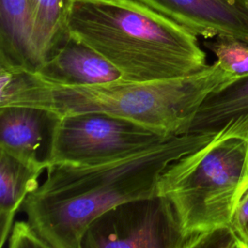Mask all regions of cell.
<instances>
[{
    "instance_id": "obj_18",
    "label": "cell",
    "mask_w": 248,
    "mask_h": 248,
    "mask_svg": "<svg viewBox=\"0 0 248 248\" xmlns=\"http://www.w3.org/2000/svg\"><path fill=\"white\" fill-rule=\"evenodd\" d=\"M240 241H242V242H244V243H246L248 245V224H247V226L245 228V232H244L243 239L240 240Z\"/></svg>"
},
{
    "instance_id": "obj_11",
    "label": "cell",
    "mask_w": 248,
    "mask_h": 248,
    "mask_svg": "<svg viewBox=\"0 0 248 248\" xmlns=\"http://www.w3.org/2000/svg\"><path fill=\"white\" fill-rule=\"evenodd\" d=\"M44 170L26 164L0 150V246L13 229L16 211L38 186Z\"/></svg>"
},
{
    "instance_id": "obj_8",
    "label": "cell",
    "mask_w": 248,
    "mask_h": 248,
    "mask_svg": "<svg viewBox=\"0 0 248 248\" xmlns=\"http://www.w3.org/2000/svg\"><path fill=\"white\" fill-rule=\"evenodd\" d=\"M203 39L233 37L248 44L247 0H135Z\"/></svg>"
},
{
    "instance_id": "obj_15",
    "label": "cell",
    "mask_w": 248,
    "mask_h": 248,
    "mask_svg": "<svg viewBox=\"0 0 248 248\" xmlns=\"http://www.w3.org/2000/svg\"><path fill=\"white\" fill-rule=\"evenodd\" d=\"M238 238L230 226L187 234L179 248H236Z\"/></svg>"
},
{
    "instance_id": "obj_20",
    "label": "cell",
    "mask_w": 248,
    "mask_h": 248,
    "mask_svg": "<svg viewBox=\"0 0 248 248\" xmlns=\"http://www.w3.org/2000/svg\"><path fill=\"white\" fill-rule=\"evenodd\" d=\"M245 7H246V9L248 10V0L246 1V3H245Z\"/></svg>"
},
{
    "instance_id": "obj_7",
    "label": "cell",
    "mask_w": 248,
    "mask_h": 248,
    "mask_svg": "<svg viewBox=\"0 0 248 248\" xmlns=\"http://www.w3.org/2000/svg\"><path fill=\"white\" fill-rule=\"evenodd\" d=\"M61 116L36 107H0V150L42 170L52 163Z\"/></svg>"
},
{
    "instance_id": "obj_2",
    "label": "cell",
    "mask_w": 248,
    "mask_h": 248,
    "mask_svg": "<svg viewBox=\"0 0 248 248\" xmlns=\"http://www.w3.org/2000/svg\"><path fill=\"white\" fill-rule=\"evenodd\" d=\"M0 107L29 106L65 116L102 112L170 136L189 132L202 103L240 78L219 62L193 75L155 81H113L88 86L51 84L27 72L0 68Z\"/></svg>"
},
{
    "instance_id": "obj_6",
    "label": "cell",
    "mask_w": 248,
    "mask_h": 248,
    "mask_svg": "<svg viewBox=\"0 0 248 248\" xmlns=\"http://www.w3.org/2000/svg\"><path fill=\"white\" fill-rule=\"evenodd\" d=\"M185 236L171 203L155 195L120 203L95 218L78 248H179Z\"/></svg>"
},
{
    "instance_id": "obj_17",
    "label": "cell",
    "mask_w": 248,
    "mask_h": 248,
    "mask_svg": "<svg viewBox=\"0 0 248 248\" xmlns=\"http://www.w3.org/2000/svg\"><path fill=\"white\" fill-rule=\"evenodd\" d=\"M248 224V179L241 186L230 227L239 240L243 239L245 228Z\"/></svg>"
},
{
    "instance_id": "obj_1",
    "label": "cell",
    "mask_w": 248,
    "mask_h": 248,
    "mask_svg": "<svg viewBox=\"0 0 248 248\" xmlns=\"http://www.w3.org/2000/svg\"><path fill=\"white\" fill-rule=\"evenodd\" d=\"M216 133L175 136L107 164H53L22 205L27 223L52 248H78L95 218L120 203L157 195L159 178L168 166L207 143Z\"/></svg>"
},
{
    "instance_id": "obj_10",
    "label": "cell",
    "mask_w": 248,
    "mask_h": 248,
    "mask_svg": "<svg viewBox=\"0 0 248 248\" xmlns=\"http://www.w3.org/2000/svg\"><path fill=\"white\" fill-rule=\"evenodd\" d=\"M39 66L29 0H0V68L33 74Z\"/></svg>"
},
{
    "instance_id": "obj_5",
    "label": "cell",
    "mask_w": 248,
    "mask_h": 248,
    "mask_svg": "<svg viewBox=\"0 0 248 248\" xmlns=\"http://www.w3.org/2000/svg\"><path fill=\"white\" fill-rule=\"evenodd\" d=\"M173 137L102 112L69 114L61 117L51 165L111 163L145 151Z\"/></svg>"
},
{
    "instance_id": "obj_14",
    "label": "cell",
    "mask_w": 248,
    "mask_h": 248,
    "mask_svg": "<svg viewBox=\"0 0 248 248\" xmlns=\"http://www.w3.org/2000/svg\"><path fill=\"white\" fill-rule=\"evenodd\" d=\"M203 45L216 56L217 62L237 78L248 76V44L233 37H217Z\"/></svg>"
},
{
    "instance_id": "obj_9",
    "label": "cell",
    "mask_w": 248,
    "mask_h": 248,
    "mask_svg": "<svg viewBox=\"0 0 248 248\" xmlns=\"http://www.w3.org/2000/svg\"><path fill=\"white\" fill-rule=\"evenodd\" d=\"M33 74L43 81L65 86H88L123 80L118 69L69 33Z\"/></svg>"
},
{
    "instance_id": "obj_3",
    "label": "cell",
    "mask_w": 248,
    "mask_h": 248,
    "mask_svg": "<svg viewBox=\"0 0 248 248\" xmlns=\"http://www.w3.org/2000/svg\"><path fill=\"white\" fill-rule=\"evenodd\" d=\"M68 33L104 56L125 81L178 78L207 66L196 34L135 0H72Z\"/></svg>"
},
{
    "instance_id": "obj_16",
    "label": "cell",
    "mask_w": 248,
    "mask_h": 248,
    "mask_svg": "<svg viewBox=\"0 0 248 248\" xmlns=\"http://www.w3.org/2000/svg\"><path fill=\"white\" fill-rule=\"evenodd\" d=\"M9 248H52L27 222H16L11 232L9 238Z\"/></svg>"
},
{
    "instance_id": "obj_19",
    "label": "cell",
    "mask_w": 248,
    "mask_h": 248,
    "mask_svg": "<svg viewBox=\"0 0 248 248\" xmlns=\"http://www.w3.org/2000/svg\"><path fill=\"white\" fill-rule=\"evenodd\" d=\"M236 248H248V245L242 241H240L238 239V242H237V245H236Z\"/></svg>"
},
{
    "instance_id": "obj_13",
    "label": "cell",
    "mask_w": 248,
    "mask_h": 248,
    "mask_svg": "<svg viewBox=\"0 0 248 248\" xmlns=\"http://www.w3.org/2000/svg\"><path fill=\"white\" fill-rule=\"evenodd\" d=\"M72 0H29L32 41L40 65L68 34Z\"/></svg>"
},
{
    "instance_id": "obj_4",
    "label": "cell",
    "mask_w": 248,
    "mask_h": 248,
    "mask_svg": "<svg viewBox=\"0 0 248 248\" xmlns=\"http://www.w3.org/2000/svg\"><path fill=\"white\" fill-rule=\"evenodd\" d=\"M247 179L248 116H240L170 163L159 178L157 195L171 203L187 235L230 226Z\"/></svg>"
},
{
    "instance_id": "obj_12",
    "label": "cell",
    "mask_w": 248,
    "mask_h": 248,
    "mask_svg": "<svg viewBox=\"0 0 248 248\" xmlns=\"http://www.w3.org/2000/svg\"><path fill=\"white\" fill-rule=\"evenodd\" d=\"M240 116H248V76L207 96L188 133H216Z\"/></svg>"
}]
</instances>
